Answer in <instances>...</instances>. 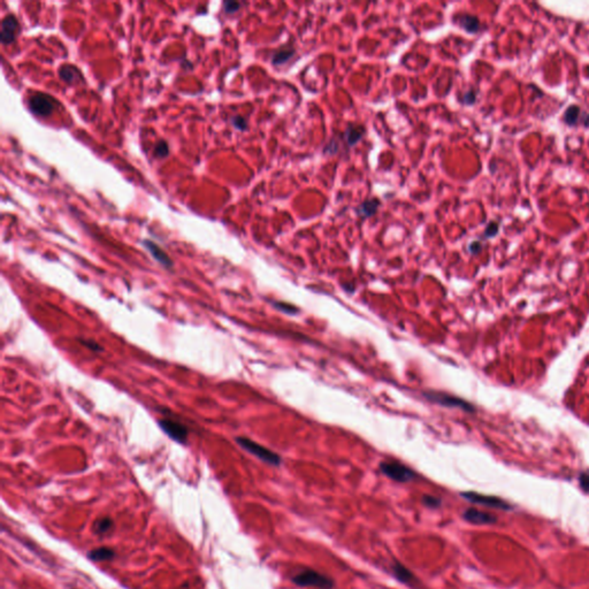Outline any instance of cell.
<instances>
[{"label":"cell","instance_id":"cell-25","mask_svg":"<svg viewBox=\"0 0 589 589\" xmlns=\"http://www.w3.org/2000/svg\"><path fill=\"white\" fill-rule=\"evenodd\" d=\"M497 232H499V223L496 222H490L488 224V227L486 228V231H485V237H494Z\"/></svg>","mask_w":589,"mask_h":589},{"label":"cell","instance_id":"cell-21","mask_svg":"<svg viewBox=\"0 0 589 589\" xmlns=\"http://www.w3.org/2000/svg\"><path fill=\"white\" fill-rule=\"evenodd\" d=\"M169 154V147L165 141H159L154 147V155L157 158H165Z\"/></svg>","mask_w":589,"mask_h":589},{"label":"cell","instance_id":"cell-28","mask_svg":"<svg viewBox=\"0 0 589 589\" xmlns=\"http://www.w3.org/2000/svg\"><path fill=\"white\" fill-rule=\"evenodd\" d=\"M82 343H83V345H85V347H88L89 349H91V350H93V351H100L101 350V348L99 347V345H98L97 343H94L93 341H85V340H83Z\"/></svg>","mask_w":589,"mask_h":589},{"label":"cell","instance_id":"cell-27","mask_svg":"<svg viewBox=\"0 0 589 589\" xmlns=\"http://www.w3.org/2000/svg\"><path fill=\"white\" fill-rule=\"evenodd\" d=\"M463 101L467 105L473 104L475 101V93L473 92V91H470V92H467L466 94H465L463 98Z\"/></svg>","mask_w":589,"mask_h":589},{"label":"cell","instance_id":"cell-18","mask_svg":"<svg viewBox=\"0 0 589 589\" xmlns=\"http://www.w3.org/2000/svg\"><path fill=\"white\" fill-rule=\"evenodd\" d=\"M294 50L293 47H283V49L279 50L278 52L274 53V56L272 58V64L275 65V66L285 64L294 56Z\"/></svg>","mask_w":589,"mask_h":589},{"label":"cell","instance_id":"cell-1","mask_svg":"<svg viewBox=\"0 0 589 589\" xmlns=\"http://www.w3.org/2000/svg\"><path fill=\"white\" fill-rule=\"evenodd\" d=\"M236 442L238 443L241 448L253 454L254 457H257L258 459L264 461V463L273 465V466H279L282 463L281 457L278 453L267 449L266 446L259 444V443L252 441V440L248 438H237Z\"/></svg>","mask_w":589,"mask_h":589},{"label":"cell","instance_id":"cell-2","mask_svg":"<svg viewBox=\"0 0 589 589\" xmlns=\"http://www.w3.org/2000/svg\"><path fill=\"white\" fill-rule=\"evenodd\" d=\"M293 583L299 587H318L320 589H332L334 581L323 574L313 570H305L293 577Z\"/></svg>","mask_w":589,"mask_h":589},{"label":"cell","instance_id":"cell-11","mask_svg":"<svg viewBox=\"0 0 589 589\" xmlns=\"http://www.w3.org/2000/svg\"><path fill=\"white\" fill-rule=\"evenodd\" d=\"M115 556V551L110 547H99L88 552V558L93 562H111Z\"/></svg>","mask_w":589,"mask_h":589},{"label":"cell","instance_id":"cell-30","mask_svg":"<svg viewBox=\"0 0 589 589\" xmlns=\"http://www.w3.org/2000/svg\"><path fill=\"white\" fill-rule=\"evenodd\" d=\"M580 121H583V123L586 127H589V114H585L584 118L580 119Z\"/></svg>","mask_w":589,"mask_h":589},{"label":"cell","instance_id":"cell-15","mask_svg":"<svg viewBox=\"0 0 589 589\" xmlns=\"http://www.w3.org/2000/svg\"><path fill=\"white\" fill-rule=\"evenodd\" d=\"M113 526H114V522H113V520H112V518L103 517V518L97 519V520L93 522L92 530L94 534H97V535H105V534H107L112 528H113Z\"/></svg>","mask_w":589,"mask_h":589},{"label":"cell","instance_id":"cell-13","mask_svg":"<svg viewBox=\"0 0 589 589\" xmlns=\"http://www.w3.org/2000/svg\"><path fill=\"white\" fill-rule=\"evenodd\" d=\"M392 573H394L396 579L403 584H411L412 581L416 580L412 572L401 563H394L392 564Z\"/></svg>","mask_w":589,"mask_h":589},{"label":"cell","instance_id":"cell-20","mask_svg":"<svg viewBox=\"0 0 589 589\" xmlns=\"http://www.w3.org/2000/svg\"><path fill=\"white\" fill-rule=\"evenodd\" d=\"M273 306L275 308H278L283 313L286 314H289V315H294L297 314L299 310H298V307L294 306L293 304H289V303H285V301H273Z\"/></svg>","mask_w":589,"mask_h":589},{"label":"cell","instance_id":"cell-23","mask_svg":"<svg viewBox=\"0 0 589 589\" xmlns=\"http://www.w3.org/2000/svg\"><path fill=\"white\" fill-rule=\"evenodd\" d=\"M231 123H232V126H234L235 128L238 130H245L246 128H248V122H246V120L243 118V116H239V115L234 116V118L231 119Z\"/></svg>","mask_w":589,"mask_h":589},{"label":"cell","instance_id":"cell-9","mask_svg":"<svg viewBox=\"0 0 589 589\" xmlns=\"http://www.w3.org/2000/svg\"><path fill=\"white\" fill-rule=\"evenodd\" d=\"M464 519L468 522L474 523V525H489L496 521V518L494 515L487 514V512L480 511L478 509L470 508L464 512L463 515Z\"/></svg>","mask_w":589,"mask_h":589},{"label":"cell","instance_id":"cell-3","mask_svg":"<svg viewBox=\"0 0 589 589\" xmlns=\"http://www.w3.org/2000/svg\"><path fill=\"white\" fill-rule=\"evenodd\" d=\"M423 395L427 401L436 403V404L441 406H445V408H458L466 411V412H473L474 411V406L471 403L466 402L463 398L457 397V396L446 394V392L425 391Z\"/></svg>","mask_w":589,"mask_h":589},{"label":"cell","instance_id":"cell-10","mask_svg":"<svg viewBox=\"0 0 589 589\" xmlns=\"http://www.w3.org/2000/svg\"><path fill=\"white\" fill-rule=\"evenodd\" d=\"M144 246L148 251H150L152 257H153L159 264H161L163 267H166V268L173 267L172 259H170V258L168 257V254H167L165 251L160 248L158 244H155L154 242L150 241V239H147V241H144Z\"/></svg>","mask_w":589,"mask_h":589},{"label":"cell","instance_id":"cell-19","mask_svg":"<svg viewBox=\"0 0 589 589\" xmlns=\"http://www.w3.org/2000/svg\"><path fill=\"white\" fill-rule=\"evenodd\" d=\"M581 110L576 105H572V106H570L567 110L565 111L564 113V122L567 123V125L570 126H574L576 123L579 121V116H580V112Z\"/></svg>","mask_w":589,"mask_h":589},{"label":"cell","instance_id":"cell-8","mask_svg":"<svg viewBox=\"0 0 589 589\" xmlns=\"http://www.w3.org/2000/svg\"><path fill=\"white\" fill-rule=\"evenodd\" d=\"M20 31L19 21L12 14L6 15L1 21V31H0V41L2 45H8L16 39L17 32Z\"/></svg>","mask_w":589,"mask_h":589},{"label":"cell","instance_id":"cell-5","mask_svg":"<svg viewBox=\"0 0 589 589\" xmlns=\"http://www.w3.org/2000/svg\"><path fill=\"white\" fill-rule=\"evenodd\" d=\"M56 104V100L52 97L42 92L35 93L28 101L29 110L31 111V113L38 116H49L52 114Z\"/></svg>","mask_w":589,"mask_h":589},{"label":"cell","instance_id":"cell-22","mask_svg":"<svg viewBox=\"0 0 589 589\" xmlns=\"http://www.w3.org/2000/svg\"><path fill=\"white\" fill-rule=\"evenodd\" d=\"M423 503L425 507L430 508V509H438L441 507L442 504V501L441 499H439V497H435V496H431V495H425L423 497Z\"/></svg>","mask_w":589,"mask_h":589},{"label":"cell","instance_id":"cell-7","mask_svg":"<svg viewBox=\"0 0 589 589\" xmlns=\"http://www.w3.org/2000/svg\"><path fill=\"white\" fill-rule=\"evenodd\" d=\"M159 426L161 430L169 436L174 441L183 443L187 442L189 432L184 425L180 424L179 421H174L170 419H162L159 421Z\"/></svg>","mask_w":589,"mask_h":589},{"label":"cell","instance_id":"cell-4","mask_svg":"<svg viewBox=\"0 0 589 589\" xmlns=\"http://www.w3.org/2000/svg\"><path fill=\"white\" fill-rule=\"evenodd\" d=\"M380 471L388 476L389 479L394 480L396 482H410L417 478V473L410 467L405 466L398 461L388 460L380 463Z\"/></svg>","mask_w":589,"mask_h":589},{"label":"cell","instance_id":"cell-29","mask_svg":"<svg viewBox=\"0 0 589 589\" xmlns=\"http://www.w3.org/2000/svg\"><path fill=\"white\" fill-rule=\"evenodd\" d=\"M481 248H482V245L480 242H472L470 244V248L468 249H470L471 253H478V252H480V251H481Z\"/></svg>","mask_w":589,"mask_h":589},{"label":"cell","instance_id":"cell-14","mask_svg":"<svg viewBox=\"0 0 589 589\" xmlns=\"http://www.w3.org/2000/svg\"><path fill=\"white\" fill-rule=\"evenodd\" d=\"M379 207H380L379 199H376V198L368 199V201L364 202L363 204L358 207L357 213L362 218H369V217H372L373 214H375V212Z\"/></svg>","mask_w":589,"mask_h":589},{"label":"cell","instance_id":"cell-12","mask_svg":"<svg viewBox=\"0 0 589 589\" xmlns=\"http://www.w3.org/2000/svg\"><path fill=\"white\" fill-rule=\"evenodd\" d=\"M59 76L64 82L68 83V84H72V83H75L77 81H82L81 72H79L75 66L68 64L61 66V68L59 69Z\"/></svg>","mask_w":589,"mask_h":589},{"label":"cell","instance_id":"cell-24","mask_svg":"<svg viewBox=\"0 0 589 589\" xmlns=\"http://www.w3.org/2000/svg\"><path fill=\"white\" fill-rule=\"evenodd\" d=\"M239 8H241V3L239 2H236V1H224L223 2V9H224V12L228 14L236 13Z\"/></svg>","mask_w":589,"mask_h":589},{"label":"cell","instance_id":"cell-26","mask_svg":"<svg viewBox=\"0 0 589 589\" xmlns=\"http://www.w3.org/2000/svg\"><path fill=\"white\" fill-rule=\"evenodd\" d=\"M579 481L581 488L586 490V492H589V472H584V473H581Z\"/></svg>","mask_w":589,"mask_h":589},{"label":"cell","instance_id":"cell-17","mask_svg":"<svg viewBox=\"0 0 589 589\" xmlns=\"http://www.w3.org/2000/svg\"><path fill=\"white\" fill-rule=\"evenodd\" d=\"M365 133L363 127H352V128L347 129L345 132V141L349 144V147H354L362 140V137Z\"/></svg>","mask_w":589,"mask_h":589},{"label":"cell","instance_id":"cell-6","mask_svg":"<svg viewBox=\"0 0 589 589\" xmlns=\"http://www.w3.org/2000/svg\"><path fill=\"white\" fill-rule=\"evenodd\" d=\"M460 495L463 496L465 500L471 502V503H473V504L485 505V507L500 509V510H509V509H511V507L507 503V502L500 499V497H496V496L483 495V494L475 493V492H464V493H461Z\"/></svg>","mask_w":589,"mask_h":589},{"label":"cell","instance_id":"cell-16","mask_svg":"<svg viewBox=\"0 0 589 589\" xmlns=\"http://www.w3.org/2000/svg\"><path fill=\"white\" fill-rule=\"evenodd\" d=\"M459 24H460V27L464 29V30L470 32V34H474V32L478 31L480 28L479 20L476 19L475 16H472V15L460 16Z\"/></svg>","mask_w":589,"mask_h":589}]
</instances>
